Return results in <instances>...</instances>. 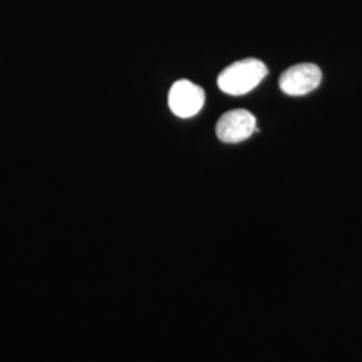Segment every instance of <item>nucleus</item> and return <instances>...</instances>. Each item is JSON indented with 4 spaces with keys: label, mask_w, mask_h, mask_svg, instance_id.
I'll use <instances>...</instances> for the list:
<instances>
[{
    "label": "nucleus",
    "mask_w": 362,
    "mask_h": 362,
    "mask_svg": "<svg viewBox=\"0 0 362 362\" xmlns=\"http://www.w3.org/2000/svg\"><path fill=\"white\" fill-rule=\"evenodd\" d=\"M267 73V66L262 61L246 58L226 67L218 78V86L226 94L243 95L254 90Z\"/></svg>",
    "instance_id": "nucleus-1"
},
{
    "label": "nucleus",
    "mask_w": 362,
    "mask_h": 362,
    "mask_svg": "<svg viewBox=\"0 0 362 362\" xmlns=\"http://www.w3.org/2000/svg\"><path fill=\"white\" fill-rule=\"evenodd\" d=\"M206 93L188 79H180L170 88L168 104L172 113L180 118L194 117L203 109Z\"/></svg>",
    "instance_id": "nucleus-2"
},
{
    "label": "nucleus",
    "mask_w": 362,
    "mask_h": 362,
    "mask_svg": "<svg viewBox=\"0 0 362 362\" xmlns=\"http://www.w3.org/2000/svg\"><path fill=\"white\" fill-rule=\"evenodd\" d=\"M258 132L257 118L248 110H230L220 117L216 124V134L220 141L227 144L242 143Z\"/></svg>",
    "instance_id": "nucleus-3"
},
{
    "label": "nucleus",
    "mask_w": 362,
    "mask_h": 362,
    "mask_svg": "<svg viewBox=\"0 0 362 362\" xmlns=\"http://www.w3.org/2000/svg\"><path fill=\"white\" fill-rule=\"evenodd\" d=\"M322 81L321 69L314 64H300L287 69L279 78V88L287 95H305L315 90Z\"/></svg>",
    "instance_id": "nucleus-4"
}]
</instances>
